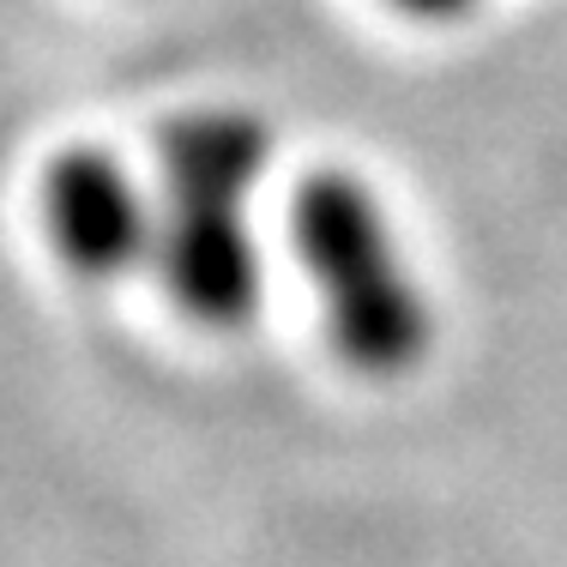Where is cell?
I'll list each match as a JSON object with an SVG mask.
<instances>
[{"label": "cell", "instance_id": "3", "mask_svg": "<svg viewBox=\"0 0 567 567\" xmlns=\"http://www.w3.org/2000/svg\"><path fill=\"white\" fill-rule=\"evenodd\" d=\"M49 229L61 254L91 278H115L152 241V218L133 182L103 152H66L49 169Z\"/></svg>", "mask_w": 567, "mask_h": 567}, {"label": "cell", "instance_id": "4", "mask_svg": "<svg viewBox=\"0 0 567 567\" xmlns=\"http://www.w3.org/2000/svg\"><path fill=\"white\" fill-rule=\"evenodd\" d=\"M399 7H411V12H423V19H453V12H465L471 0H399Z\"/></svg>", "mask_w": 567, "mask_h": 567}, {"label": "cell", "instance_id": "1", "mask_svg": "<svg viewBox=\"0 0 567 567\" xmlns=\"http://www.w3.org/2000/svg\"><path fill=\"white\" fill-rule=\"evenodd\" d=\"M296 254L327 296V327L344 362L374 381H399L429 357L435 315L423 284L404 272L386 212L357 175L315 169L296 194Z\"/></svg>", "mask_w": 567, "mask_h": 567}, {"label": "cell", "instance_id": "2", "mask_svg": "<svg viewBox=\"0 0 567 567\" xmlns=\"http://www.w3.org/2000/svg\"><path fill=\"white\" fill-rule=\"evenodd\" d=\"M169 229L164 272L199 327H241L260 296V266L241 224L254 175L266 164V127L254 115H187L164 127Z\"/></svg>", "mask_w": 567, "mask_h": 567}]
</instances>
